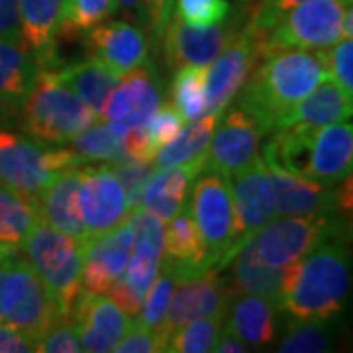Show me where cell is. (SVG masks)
<instances>
[{
    "label": "cell",
    "instance_id": "16",
    "mask_svg": "<svg viewBox=\"0 0 353 353\" xmlns=\"http://www.w3.org/2000/svg\"><path fill=\"white\" fill-rule=\"evenodd\" d=\"M134 250V228L128 222L81 243V283L88 292L106 294L122 275Z\"/></svg>",
    "mask_w": 353,
    "mask_h": 353
},
{
    "label": "cell",
    "instance_id": "32",
    "mask_svg": "<svg viewBox=\"0 0 353 353\" xmlns=\"http://www.w3.org/2000/svg\"><path fill=\"white\" fill-rule=\"evenodd\" d=\"M218 120H220V116H216V114H204L199 120H192L187 128L183 126V130L175 138L157 152L155 159H153L155 169L157 171L169 169V167L187 163L192 159L206 157L208 143H210Z\"/></svg>",
    "mask_w": 353,
    "mask_h": 353
},
{
    "label": "cell",
    "instance_id": "23",
    "mask_svg": "<svg viewBox=\"0 0 353 353\" xmlns=\"http://www.w3.org/2000/svg\"><path fill=\"white\" fill-rule=\"evenodd\" d=\"M81 167L65 169L39 194V216L46 224L71 236L77 243L88 240L87 228L81 214Z\"/></svg>",
    "mask_w": 353,
    "mask_h": 353
},
{
    "label": "cell",
    "instance_id": "6",
    "mask_svg": "<svg viewBox=\"0 0 353 353\" xmlns=\"http://www.w3.org/2000/svg\"><path fill=\"white\" fill-rule=\"evenodd\" d=\"M332 240H345V216H279L253 236L259 257L271 267H289Z\"/></svg>",
    "mask_w": 353,
    "mask_h": 353
},
{
    "label": "cell",
    "instance_id": "44",
    "mask_svg": "<svg viewBox=\"0 0 353 353\" xmlns=\"http://www.w3.org/2000/svg\"><path fill=\"white\" fill-rule=\"evenodd\" d=\"M183 124H185V120L171 101L165 102L157 108V112L153 114V118L148 124L150 138H152L153 145L157 148V152L175 138L176 134L183 130Z\"/></svg>",
    "mask_w": 353,
    "mask_h": 353
},
{
    "label": "cell",
    "instance_id": "3",
    "mask_svg": "<svg viewBox=\"0 0 353 353\" xmlns=\"http://www.w3.org/2000/svg\"><path fill=\"white\" fill-rule=\"evenodd\" d=\"M20 110L24 132L43 145L69 143L79 132L101 120L48 69H39Z\"/></svg>",
    "mask_w": 353,
    "mask_h": 353
},
{
    "label": "cell",
    "instance_id": "27",
    "mask_svg": "<svg viewBox=\"0 0 353 353\" xmlns=\"http://www.w3.org/2000/svg\"><path fill=\"white\" fill-rule=\"evenodd\" d=\"M206 157L192 159L187 163L175 165L169 169H159V173H153L143 189L141 206L152 210L163 222L175 218L187 204L190 183L204 171Z\"/></svg>",
    "mask_w": 353,
    "mask_h": 353
},
{
    "label": "cell",
    "instance_id": "25",
    "mask_svg": "<svg viewBox=\"0 0 353 353\" xmlns=\"http://www.w3.org/2000/svg\"><path fill=\"white\" fill-rule=\"evenodd\" d=\"M224 269H230L228 290L230 294H255L277 304L287 277V267H271L259 257L253 238L243 243L238 253L228 261Z\"/></svg>",
    "mask_w": 353,
    "mask_h": 353
},
{
    "label": "cell",
    "instance_id": "42",
    "mask_svg": "<svg viewBox=\"0 0 353 353\" xmlns=\"http://www.w3.org/2000/svg\"><path fill=\"white\" fill-rule=\"evenodd\" d=\"M108 167H110V171H112L114 175L118 176L122 189L126 192L130 208L141 206L143 189H145L150 176L153 175L152 163L128 159V161H120V163H110Z\"/></svg>",
    "mask_w": 353,
    "mask_h": 353
},
{
    "label": "cell",
    "instance_id": "35",
    "mask_svg": "<svg viewBox=\"0 0 353 353\" xmlns=\"http://www.w3.org/2000/svg\"><path fill=\"white\" fill-rule=\"evenodd\" d=\"M171 102L185 122L206 114V67L185 65L176 71L171 85Z\"/></svg>",
    "mask_w": 353,
    "mask_h": 353
},
{
    "label": "cell",
    "instance_id": "2",
    "mask_svg": "<svg viewBox=\"0 0 353 353\" xmlns=\"http://www.w3.org/2000/svg\"><path fill=\"white\" fill-rule=\"evenodd\" d=\"M352 283V263L345 240H332L287 267L279 301L292 320L330 322L345 306Z\"/></svg>",
    "mask_w": 353,
    "mask_h": 353
},
{
    "label": "cell",
    "instance_id": "18",
    "mask_svg": "<svg viewBox=\"0 0 353 353\" xmlns=\"http://www.w3.org/2000/svg\"><path fill=\"white\" fill-rule=\"evenodd\" d=\"M236 36V26L224 22L212 26H194L173 16L161 41L167 63L171 67H208L234 41Z\"/></svg>",
    "mask_w": 353,
    "mask_h": 353
},
{
    "label": "cell",
    "instance_id": "34",
    "mask_svg": "<svg viewBox=\"0 0 353 353\" xmlns=\"http://www.w3.org/2000/svg\"><path fill=\"white\" fill-rule=\"evenodd\" d=\"M118 0H63L59 41H77L92 28L118 14Z\"/></svg>",
    "mask_w": 353,
    "mask_h": 353
},
{
    "label": "cell",
    "instance_id": "5",
    "mask_svg": "<svg viewBox=\"0 0 353 353\" xmlns=\"http://www.w3.org/2000/svg\"><path fill=\"white\" fill-rule=\"evenodd\" d=\"M352 0H306L259 36V59L281 50H328L343 38Z\"/></svg>",
    "mask_w": 353,
    "mask_h": 353
},
{
    "label": "cell",
    "instance_id": "31",
    "mask_svg": "<svg viewBox=\"0 0 353 353\" xmlns=\"http://www.w3.org/2000/svg\"><path fill=\"white\" fill-rule=\"evenodd\" d=\"M159 269H161V259H152V257L132 253L122 275L116 279V283L110 287L108 292H110L112 301L130 318L139 314L141 304L145 301V294L152 289Z\"/></svg>",
    "mask_w": 353,
    "mask_h": 353
},
{
    "label": "cell",
    "instance_id": "8",
    "mask_svg": "<svg viewBox=\"0 0 353 353\" xmlns=\"http://www.w3.org/2000/svg\"><path fill=\"white\" fill-rule=\"evenodd\" d=\"M189 206L204 240L208 267L224 271L228 261L234 257L236 243V214L228 175L204 169V175L192 189Z\"/></svg>",
    "mask_w": 353,
    "mask_h": 353
},
{
    "label": "cell",
    "instance_id": "40",
    "mask_svg": "<svg viewBox=\"0 0 353 353\" xmlns=\"http://www.w3.org/2000/svg\"><path fill=\"white\" fill-rule=\"evenodd\" d=\"M173 289H175V275L171 271V267L161 261V269L157 273V277L153 281L152 289L148 290L145 301L141 304V310L138 314V324L145 326V328L155 330L161 320H163L167 306L171 303L173 296Z\"/></svg>",
    "mask_w": 353,
    "mask_h": 353
},
{
    "label": "cell",
    "instance_id": "21",
    "mask_svg": "<svg viewBox=\"0 0 353 353\" xmlns=\"http://www.w3.org/2000/svg\"><path fill=\"white\" fill-rule=\"evenodd\" d=\"M61 8L63 0H18L20 36L39 69L55 71L61 65L57 53Z\"/></svg>",
    "mask_w": 353,
    "mask_h": 353
},
{
    "label": "cell",
    "instance_id": "45",
    "mask_svg": "<svg viewBox=\"0 0 353 353\" xmlns=\"http://www.w3.org/2000/svg\"><path fill=\"white\" fill-rule=\"evenodd\" d=\"M332 79L338 87L353 97V41L352 38H341L334 51L330 53Z\"/></svg>",
    "mask_w": 353,
    "mask_h": 353
},
{
    "label": "cell",
    "instance_id": "12",
    "mask_svg": "<svg viewBox=\"0 0 353 353\" xmlns=\"http://www.w3.org/2000/svg\"><path fill=\"white\" fill-rule=\"evenodd\" d=\"M259 61V36L245 28L206 67V114L222 116Z\"/></svg>",
    "mask_w": 353,
    "mask_h": 353
},
{
    "label": "cell",
    "instance_id": "7",
    "mask_svg": "<svg viewBox=\"0 0 353 353\" xmlns=\"http://www.w3.org/2000/svg\"><path fill=\"white\" fill-rule=\"evenodd\" d=\"M85 161L69 150H48L8 130H0V181L6 189L39 199L43 189L65 169Z\"/></svg>",
    "mask_w": 353,
    "mask_h": 353
},
{
    "label": "cell",
    "instance_id": "11",
    "mask_svg": "<svg viewBox=\"0 0 353 353\" xmlns=\"http://www.w3.org/2000/svg\"><path fill=\"white\" fill-rule=\"evenodd\" d=\"M234 214H236V243L234 255L243 243L252 240L261 228L275 218V201L271 181L263 159L257 155L248 165L228 176Z\"/></svg>",
    "mask_w": 353,
    "mask_h": 353
},
{
    "label": "cell",
    "instance_id": "54",
    "mask_svg": "<svg viewBox=\"0 0 353 353\" xmlns=\"http://www.w3.org/2000/svg\"><path fill=\"white\" fill-rule=\"evenodd\" d=\"M118 4L126 10L136 22L139 24L150 26V18H148V4L145 0H118Z\"/></svg>",
    "mask_w": 353,
    "mask_h": 353
},
{
    "label": "cell",
    "instance_id": "4",
    "mask_svg": "<svg viewBox=\"0 0 353 353\" xmlns=\"http://www.w3.org/2000/svg\"><path fill=\"white\" fill-rule=\"evenodd\" d=\"M20 248L34 273L38 275L57 318L69 320L77 296L83 290L81 243L39 220L28 232Z\"/></svg>",
    "mask_w": 353,
    "mask_h": 353
},
{
    "label": "cell",
    "instance_id": "9",
    "mask_svg": "<svg viewBox=\"0 0 353 353\" xmlns=\"http://www.w3.org/2000/svg\"><path fill=\"white\" fill-rule=\"evenodd\" d=\"M2 320L20 330L34 343L59 322L38 275L22 252L14 257L2 285Z\"/></svg>",
    "mask_w": 353,
    "mask_h": 353
},
{
    "label": "cell",
    "instance_id": "30",
    "mask_svg": "<svg viewBox=\"0 0 353 353\" xmlns=\"http://www.w3.org/2000/svg\"><path fill=\"white\" fill-rule=\"evenodd\" d=\"M277 310V304L267 299L241 294V299L232 304L230 320L224 330L248 345H265L275 338Z\"/></svg>",
    "mask_w": 353,
    "mask_h": 353
},
{
    "label": "cell",
    "instance_id": "14",
    "mask_svg": "<svg viewBox=\"0 0 353 353\" xmlns=\"http://www.w3.org/2000/svg\"><path fill=\"white\" fill-rule=\"evenodd\" d=\"M69 320L73 322L81 338L83 352H114L118 341L124 338L132 320L114 303L112 296L81 290Z\"/></svg>",
    "mask_w": 353,
    "mask_h": 353
},
{
    "label": "cell",
    "instance_id": "20",
    "mask_svg": "<svg viewBox=\"0 0 353 353\" xmlns=\"http://www.w3.org/2000/svg\"><path fill=\"white\" fill-rule=\"evenodd\" d=\"M263 163L271 181L277 216L338 214L340 212L338 192L334 189V185L294 175L287 169H283L281 165L267 161V159H263Z\"/></svg>",
    "mask_w": 353,
    "mask_h": 353
},
{
    "label": "cell",
    "instance_id": "41",
    "mask_svg": "<svg viewBox=\"0 0 353 353\" xmlns=\"http://www.w3.org/2000/svg\"><path fill=\"white\" fill-rule=\"evenodd\" d=\"M175 18L194 26H212L226 22L232 12L228 0H175Z\"/></svg>",
    "mask_w": 353,
    "mask_h": 353
},
{
    "label": "cell",
    "instance_id": "28",
    "mask_svg": "<svg viewBox=\"0 0 353 353\" xmlns=\"http://www.w3.org/2000/svg\"><path fill=\"white\" fill-rule=\"evenodd\" d=\"M39 67L22 39L0 36V108L20 110Z\"/></svg>",
    "mask_w": 353,
    "mask_h": 353
},
{
    "label": "cell",
    "instance_id": "39",
    "mask_svg": "<svg viewBox=\"0 0 353 353\" xmlns=\"http://www.w3.org/2000/svg\"><path fill=\"white\" fill-rule=\"evenodd\" d=\"M324 322L292 320L285 338L279 341L281 353H324L332 350V336L322 326Z\"/></svg>",
    "mask_w": 353,
    "mask_h": 353
},
{
    "label": "cell",
    "instance_id": "49",
    "mask_svg": "<svg viewBox=\"0 0 353 353\" xmlns=\"http://www.w3.org/2000/svg\"><path fill=\"white\" fill-rule=\"evenodd\" d=\"M145 4H148V18H150L153 39L161 41L167 26H169L171 18H173L175 0H145Z\"/></svg>",
    "mask_w": 353,
    "mask_h": 353
},
{
    "label": "cell",
    "instance_id": "29",
    "mask_svg": "<svg viewBox=\"0 0 353 353\" xmlns=\"http://www.w3.org/2000/svg\"><path fill=\"white\" fill-rule=\"evenodd\" d=\"M53 73L65 87L71 88L81 101L99 114L101 120L110 94L122 81V75L114 73L104 65L97 63L94 59L67 65Z\"/></svg>",
    "mask_w": 353,
    "mask_h": 353
},
{
    "label": "cell",
    "instance_id": "10",
    "mask_svg": "<svg viewBox=\"0 0 353 353\" xmlns=\"http://www.w3.org/2000/svg\"><path fill=\"white\" fill-rule=\"evenodd\" d=\"M230 303H232V294L228 290L226 281L220 277V271L210 269L194 277L175 279L171 303L167 306L161 324L155 328L163 352L169 336L176 328L196 318H208V316L224 318Z\"/></svg>",
    "mask_w": 353,
    "mask_h": 353
},
{
    "label": "cell",
    "instance_id": "1",
    "mask_svg": "<svg viewBox=\"0 0 353 353\" xmlns=\"http://www.w3.org/2000/svg\"><path fill=\"white\" fill-rule=\"evenodd\" d=\"M259 61L238 92V106L252 114L267 136L289 106L332 79V69L326 50H281Z\"/></svg>",
    "mask_w": 353,
    "mask_h": 353
},
{
    "label": "cell",
    "instance_id": "13",
    "mask_svg": "<svg viewBox=\"0 0 353 353\" xmlns=\"http://www.w3.org/2000/svg\"><path fill=\"white\" fill-rule=\"evenodd\" d=\"M79 202L88 238L120 226L130 214L126 192L108 165L81 169Z\"/></svg>",
    "mask_w": 353,
    "mask_h": 353
},
{
    "label": "cell",
    "instance_id": "22",
    "mask_svg": "<svg viewBox=\"0 0 353 353\" xmlns=\"http://www.w3.org/2000/svg\"><path fill=\"white\" fill-rule=\"evenodd\" d=\"M353 128L350 120L312 128L308 179L336 185L352 175Z\"/></svg>",
    "mask_w": 353,
    "mask_h": 353
},
{
    "label": "cell",
    "instance_id": "33",
    "mask_svg": "<svg viewBox=\"0 0 353 353\" xmlns=\"http://www.w3.org/2000/svg\"><path fill=\"white\" fill-rule=\"evenodd\" d=\"M39 220L38 199L0 187V243L20 245Z\"/></svg>",
    "mask_w": 353,
    "mask_h": 353
},
{
    "label": "cell",
    "instance_id": "53",
    "mask_svg": "<svg viewBox=\"0 0 353 353\" xmlns=\"http://www.w3.org/2000/svg\"><path fill=\"white\" fill-rule=\"evenodd\" d=\"M20 253L18 245H10V243H0V322H2V285L8 273V267L14 261V257Z\"/></svg>",
    "mask_w": 353,
    "mask_h": 353
},
{
    "label": "cell",
    "instance_id": "26",
    "mask_svg": "<svg viewBox=\"0 0 353 353\" xmlns=\"http://www.w3.org/2000/svg\"><path fill=\"white\" fill-rule=\"evenodd\" d=\"M161 261L171 267L175 279L194 277L204 271H210L206 261L204 240L187 206L169 220L163 236Z\"/></svg>",
    "mask_w": 353,
    "mask_h": 353
},
{
    "label": "cell",
    "instance_id": "24",
    "mask_svg": "<svg viewBox=\"0 0 353 353\" xmlns=\"http://www.w3.org/2000/svg\"><path fill=\"white\" fill-rule=\"evenodd\" d=\"M353 114L352 94L343 92L332 79L320 83L314 90H310L301 101L289 106L279 116L273 126L275 130L290 126H328L350 120Z\"/></svg>",
    "mask_w": 353,
    "mask_h": 353
},
{
    "label": "cell",
    "instance_id": "48",
    "mask_svg": "<svg viewBox=\"0 0 353 353\" xmlns=\"http://www.w3.org/2000/svg\"><path fill=\"white\" fill-rule=\"evenodd\" d=\"M122 143H124V152H126L128 159L153 163V159L157 155V148L153 145L152 138H150L148 126L128 128L122 136Z\"/></svg>",
    "mask_w": 353,
    "mask_h": 353
},
{
    "label": "cell",
    "instance_id": "43",
    "mask_svg": "<svg viewBox=\"0 0 353 353\" xmlns=\"http://www.w3.org/2000/svg\"><path fill=\"white\" fill-rule=\"evenodd\" d=\"M36 352L39 353H81V338L71 320H59L51 326L41 340L36 341Z\"/></svg>",
    "mask_w": 353,
    "mask_h": 353
},
{
    "label": "cell",
    "instance_id": "37",
    "mask_svg": "<svg viewBox=\"0 0 353 353\" xmlns=\"http://www.w3.org/2000/svg\"><path fill=\"white\" fill-rule=\"evenodd\" d=\"M224 318L208 316L196 318L176 328L165 345V352L171 353H208L214 352L216 340L222 332Z\"/></svg>",
    "mask_w": 353,
    "mask_h": 353
},
{
    "label": "cell",
    "instance_id": "50",
    "mask_svg": "<svg viewBox=\"0 0 353 353\" xmlns=\"http://www.w3.org/2000/svg\"><path fill=\"white\" fill-rule=\"evenodd\" d=\"M36 352V343L8 322H0V353Z\"/></svg>",
    "mask_w": 353,
    "mask_h": 353
},
{
    "label": "cell",
    "instance_id": "19",
    "mask_svg": "<svg viewBox=\"0 0 353 353\" xmlns=\"http://www.w3.org/2000/svg\"><path fill=\"white\" fill-rule=\"evenodd\" d=\"M159 106L161 90L153 77L152 65H145L122 77L108 99L102 120L124 136L128 128L148 126Z\"/></svg>",
    "mask_w": 353,
    "mask_h": 353
},
{
    "label": "cell",
    "instance_id": "55",
    "mask_svg": "<svg viewBox=\"0 0 353 353\" xmlns=\"http://www.w3.org/2000/svg\"><path fill=\"white\" fill-rule=\"evenodd\" d=\"M0 187H4V185H2V181H0Z\"/></svg>",
    "mask_w": 353,
    "mask_h": 353
},
{
    "label": "cell",
    "instance_id": "51",
    "mask_svg": "<svg viewBox=\"0 0 353 353\" xmlns=\"http://www.w3.org/2000/svg\"><path fill=\"white\" fill-rule=\"evenodd\" d=\"M0 36L22 39L18 20V0H0Z\"/></svg>",
    "mask_w": 353,
    "mask_h": 353
},
{
    "label": "cell",
    "instance_id": "46",
    "mask_svg": "<svg viewBox=\"0 0 353 353\" xmlns=\"http://www.w3.org/2000/svg\"><path fill=\"white\" fill-rule=\"evenodd\" d=\"M306 0H261V4L255 8L248 28L253 30L257 36H263L265 32H269L285 14Z\"/></svg>",
    "mask_w": 353,
    "mask_h": 353
},
{
    "label": "cell",
    "instance_id": "36",
    "mask_svg": "<svg viewBox=\"0 0 353 353\" xmlns=\"http://www.w3.org/2000/svg\"><path fill=\"white\" fill-rule=\"evenodd\" d=\"M69 145L85 163L88 161H108V163L128 161L122 136L112 130L110 124L88 126L87 130L79 132L75 138L69 141Z\"/></svg>",
    "mask_w": 353,
    "mask_h": 353
},
{
    "label": "cell",
    "instance_id": "52",
    "mask_svg": "<svg viewBox=\"0 0 353 353\" xmlns=\"http://www.w3.org/2000/svg\"><path fill=\"white\" fill-rule=\"evenodd\" d=\"M214 352L218 353H245L250 352V345L243 343L240 338H236L234 334H230L228 330H222L218 340H216Z\"/></svg>",
    "mask_w": 353,
    "mask_h": 353
},
{
    "label": "cell",
    "instance_id": "38",
    "mask_svg": "<svg viewBox=\"0 0 353 353\" xmlns=\"http://www.w3.org/2000/svg\"><path fill=\"white\" fill-rule=\"evenodd\" d=\"M128 222L134 228V250L132 253L161 259L163 257V236L165 222L155 216L145 206L132 208V214H128Z\"/></svg>",
    "mask_w": 353,
    "mask_h": 353
},
{
    "label": "cell",
    "instance_id": "15",
    "mask_svg": "<svg viewBox=\"0 0 353 353\" xmlns=\"http://www.w3.org/2000/svg\"><path fill=\"white\" fill-rule=\"evenodd\" d=\"M88 59L108 67L118 75H128L150 65V43L138 26L126 20L102 22L85 34Z\"/></svg>",
    "mask_w": 353,
    "mask_h": 353
},
{
    "label": "cell",
    "instance_id": "17",
    "mask_svg": "<svg viewBox=\"0 0 353 353\" xmlns=\"http://www.w3.org/2000/svg\"><path fill=\"white\" fill-rule=\"evenodd\" d=\"M220 126L214 128L206 152L204 169L222 175H232L257 157L259 139L263 138L257 122L238 104L220 116Z\"/></svg>",
    "mask_w": 353,
    "mask_h": 353
},
{
    "label": "cell",
    "instance_id": "47",
    "mask_svg": "<svg viewBox=\"0 0 353 353\" xmlns=\"http://www.w3.org/2000/svg\"><path fill=\"white\" fill-rule=\"evenodd\" d=\"M118 353H155L163 352L161 341L157 338V332L152 328H145L138 322H132V326L124 334V338L118 341L114 347Z\"/></svg>",
    "mask_w": 353,
    "mask_h": 353
}]
</instances>
